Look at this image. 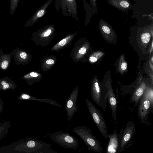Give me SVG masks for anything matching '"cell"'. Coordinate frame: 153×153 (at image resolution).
<instances>
[{"instance_id": "28", "label": "cell", "mask_w": 153, "mask_h": 153, "mask_svg": "<svg viewBox=\"0 0 153 153\" xmlns=\"http://www.w3.org/2000/svg\"><path fill=\"white\" fill-rule=\"evenodd\" d=\"M46 63L48 65H52L54 63V61L52 59H48L46 62Z\"/></svg>"}, {"instance_id": "9", "label": "cell", "mask_w": 153, "mask_h": 153, "mask_svg": "<svg viewBox=\"0 0 153 153\" xmlns=\"http://www.w3.org/2000/svg\"><path fill=\"white\" fill-rule=\"evenodd\" d=\"M123 126L119 134L117 132L114 130L112 134H108V139H109V141L108 145L106 152L107 153H117L118 147L120 138L121 136Z\"/></svg>"}, {"instance_id": "2", "label": "cell", "mask_w": 153, "mask_h": 153, "mask_svg": "<svg viewBox=\"0 0 153 153\" xmlns=\"http://www.w3.org/2000/svg\"><path fill=\"white\" fill-rule=\"evenodd\" d=\"M72 130L82 140L89 149L98 152H102L100 143L93 136L90 128L83 126L74 127Z\"/></svg>"}, {"instance_id": "1", "label": "cell", "mask_w": 153, "mask_h": 153, "mask_svg": "<svg viewBox=\"0 0 153 153\" xmlns=\"http://www.w3.org/2000/svg\"><path fill=\"white\" fill-rule=\"evenodd\" d=\"M50 146L43 141L33 138L23 140L15 146L14 150L21 152L33 153H56L50 149Z\"/></svg>"}, {"instance_id": "13", "label": "cell", "mask_w": 153, "mask_h": 153, "mask_svg": "<svg viewBox=\"0 0 153 153\" xmlns=\"http://www.w3.org/2000/svg\"><path fill=\"white\" fill-rule=\"evenodd\" d=\"M3 48L0 49V69L6 71L9 68L13 56L12 51L10 53H4Z\"/></svg>"}, {"instance_id": "22", "label": "cell", "mask_w": 153, "mask_h": 153, "mask_svg": "<svg viewBox=\"0 0 153 153\" xmlns=\"http://www.w3.org/2000/svg\"><path fill=\"white\" fill-rule=\"evenodd\" d=\"M148 96L149 99L150 100L151 102L153 103V91L152 90V91H149L146 92Z\"/></svg>"}, {"instance_id": "6", "label": "cell", "mask_w": 153, "mask_h": 153, "mask_svg": "<svg viewBox=\"0 0 153 153\" xmlns=\"http://www.w3.org/2000/svg\"><path fill=\"white\" fill-rule=\"evenodd\" d=\"M135 129V126L134 123L131 121H128L123 130L120 138L117 153L122 152L125 149L130 141Z\"/></svg>"}, {"instance_id": "8", "label": "cell", "mask_w": 153, "mask_h": 153, "mask_svg": "<svg viewBox=\"0 0 153 153\" xmlns=\"http://www.w3.org/2000/svg\"><path fill=\"white\" fill-rule=\"evenodd\" d=\"M78 94V89L76 88L72 91L66 102L65 108L68 121L71 120L74 114L78 110L76 104Z\"/></svg>"}, {"instance_id": "20", "label": "cell", "mask_w": 153, "mask_h": 153, "mask_svg": "<svg viewBox=\"0 0 153 153\" xmlns=\"http://www.w3.org/2000/svg\"><path fill=\"white\" fill-rule=\"evenodd\" d=\"M150 34L148 32L143 33L141 36L142 41L145 44L148 43L150 41L151 38Z\"/></svg>"}, {"instance_id": "16", "label": "cell", "mask_w": 153, "mask_h": 153, "mask_svg": "<svg viewBox=\"0 0 153 153\" xmlns=\"http://www.w3.org/2000/svg\"><path fill=\"white\" fill-rule=\"evenodd\" d=\"M145 87L144 86L139 87L135 91L131 98V101L135 103L136 106L139 102L145 90Z\"/></svg>"}, {"instance_id": "25", "label": "cell", "mask_w": 153, "mask_h": 153, "mask_svg": "<svg viewBox=\"0 0 153 153\" xmlns=\"http://www.w3.org/2000/svg\"><path fill=\"white\" fill-rule=\"evenodd\" d=\"M45 11L43 10H42L38 12L37 14V16L38 17H40L42 16L44 14Z\"/></svg>"}, {"instance_id": "17", "label": "cell", "mask_w": 153, "mask_h": 153, "mask_svg": "<svg viewBox=\"0 0 153 153\" xmlns=\"http://www.w3.org/2000/svg\"><path fill=\"white\" fill-rule=\"evenodd\" d=\"M9 121H6L1 124L0 126V140L6 137L10 126Z\"/></svg>"}, {"instance_id": "26", "label": "cell", "mask_w": 153, "mask_h": 153, "mask_svg": "<svg viewBox=\"0 0 153 153\" xmlns=\"http://www.w3.org/2000/svg\"><path fill=\"white\" fill-rule=\"evenodd\" d=\"M3 110V102L0 97V114L2 112Z\"/></svg>"}, {"instance_id": "29", "label": "cell", "mask_w": 153, "mask_h": 153, "mask_svg": "<svg viewBox=\"0 0 153 153\" xmlns=\"http://www.w3.org/2000/svg\"><path fill=\"white\" fill-rule=\"evenodd\" d=\"M51 29H48L46 31L44 34L43 36L45 37L48 36L51 32Z\"/></svg>"}, {"instance_id": "24", "label": "cell", "mask_w": 153, "mask_h": 153, "mask_svg": "<svg viewBox=\"0 0 153 153\" xmlns=\"http://www.w3.org/2000/svg\"><path fill=\"white\" fill-rule=\"evenodd\" d=\"M127 64L125 62H122L121 65V68L123 70H126L127 68Z\"/></svg>"}, {"instance_id": "12", "label": "cell", "mask_w": 153, "mask_h": 153, "mask_svg": "<svg viewBox=\"0 0 153 153\" xmlns=\"http://www.w3.org/2000/svg\"><path fill=\"white\" fill-rule=\"evenodd\" d=\"M17 100H34L48 103L57 107H61V105L54 100L48 98L45 99H40L32 96L28 94L21 92L19 96L17 98Z\"/></svg>"}, {"instance_id": "31", "label": "cell", "mask_w": 153, "mask_h": 153, "mask_svg": "<svg viewBox=\"0 0 153 153\" xmlns=\"http://www.w3.org/2000/svg\"><path fill=\"white\" fill-rule=\"evenodd\" d=\"M67 1H73V0H67Z\"/></svg>"}, {"instance_id": "15", "label": "cell", "mask_w": 153, "mask_h": 153, "mask_svg": "<svg viewBox=\"0 0 153 153\" xmlns=\"http://www.w3.org/2000/svg\"><path fill=\"white\" fill-rule=\"evenodd\" d=\"M99 26L102 33L106 35H112L113 31L110 25L102 19L99 21Z\"/></svg>"}, {"instance_id": "27", "label": "cell", "mask_w": 153, "mask_h": 153, "mask_svg": "<svg viewBox=\"0 0 153 153\" xmlns=\"http://www.w3.org/2000/svg\"><path fill=\"white\" fill-rule=\"evenodd\" d=\"M91 5L95 9V10H97V0H91Z\"/></svg>"}, {"instance_id": "18", "label": "cell", "mask_w": 153, "mask_h": 153, "mask_svg": "<svg viewBox=\"0 0 153 153\" xmlns=\"http://www.w3.org/2000/svg\"><path fill=\"white\" fill-rule=\"evenodd\" d=\"M20 0H10V13L13 15L16 10Z\"/></svg>"}, {"instance_id": "4", "label": "cell", "mask_w": 153, "mask_h": 153, "mask_svg": "<svg viewBox=\"0 0 153 153\" xmlns=\"http://www.w3.org/2000/svg\"><path fill=\"white\" fill-rule=\"evenodd\" d=\"M89 113L93 121L103 137L108 139V131L105 121L100 110L88 99L85 100Z\"/></svg>"}, {"instance_id": "5", "label": "cell", "mask_w": 153, "mask_h": 153, "mask_svg": "<svg viewBox=\"0 0 153 153\" xmlns=\"http://www.w3.org/2000/svg\"><path fill=\"white\" fill-rule=\"evenodd\" d=\"M91 99L97 105L105 110L107 107L108 101L107 92L104 93L102 91L97 81L93 82L91 92Z\"/></svg>"}, {"instance_id": "11", "label": "cell", "mask_w": 153, "mask_h": 153, "mask_svg": "<svg viewBox=\"0 0 153 153\" xmlns=\"http://www.w3.org/2000/svg\"><path fill=\"white\" fill-rule=\"evenodd\" d=\"M108 2L119 10L126 12L132 8L133 5L129 0H106Z\"/></svg>"}, {"instance_id": "30", "label": "cell", "mask_w": 153, "mask_h": 153, "mask_svg": "<svg viewBox=\"0 0 153 153\" xmlns=\"http://www.w3.org/2000/svg\"><path fill=\"white\" fill-rule=\"evenodd\" d=\"M1 121H2L1 120H0V126L1 124Z\"/></svg>"}, {"instance_id": "14", "label": "cell", "mask_w": 153, "mask_h": 153, "mask_svg": "<svg viewBox=\"0 0 153 153\" xmlns=\"http://www.w3.org/2000/svg\"><path fill=\"white\" fill-rule=\"evenodd\" d=\"M17 87L18 85L15 82L8 76L0 78V90L6 91L11 89L14 91Z\"/></svg>"}, {"instance_id": "23", "label": "cell", "mask_w": 153, "mask_h": 153, "mask_svg": "<svg viewBox=\"0 0 153 153\" xmlns=\"http://www.w3.org/2000/svg\"><path fill=\"white\" fill-rule=\"evenodd\" d=\"M86 51V49L84 47H82L80 48L79 51V53L81 55L85 54Z\"/></svg>"}, {"instance_id": "19", "label": "cell", "mask_w": 153, "mask_h": 153, "mask_svg": "<svg viewBox=\"0 0 153 153\" xmlns=\"http://www.w3.org/2000/svg\"><path fill=\"white\" fill-rule=\"evenodd\" d=\"M103 55V53L101 52H97L92 54L89 58V61L92 63L96 62Z\"/></svg>"}, {"instance_id": "7", "label": "cell", "mask_w": 153, "mask_h": 153, "mask_svg": "<svg viewBox=\"0 0 153 153\" xmlns=\"http://www.w3.org/2000/svg\"><path fill=\"white\" fill-rule=\"evenodd\" d=\"M139 102L140 105L138 109V116L141 122L146 123L151 106H153V103L146 92H144L140 98Z\"/></svg>"}, {"instance_id": "10", "label": "cell", "mask_w": 153, "mask_h": 153, "mask_svg": "<svg viewBox=\"0 0 153 153\" xmlns=\"http://www.w3.org/2000/svg\"><path fill=\"white\" fill-rule=\"evenodd\" d=\"M12 51L15 64L24 65L28 62L29 56L24 50L17 47Z\"/></svg>"}, {"instance_id": "21", "label": "cell", "mask_w": 153, "mask_h": 153, "mask_svg": "<svg viewBox=\"0 0 153 153\" xmlns=\"http://www.w3.org/2000/svg\"><path fill=\"white\" fill-rule=\"evenodd\" d=\"M71 36H70L62 39L54 46V49H56L65 45L67 44L68 41L71 39Z\"/></svg>"}, {"instance_id": "3", "label": "cell", "mask_w": 153, "mask_h": 153, "mask_svg": "<svg viewBox=\"0 0 153 153\" xmlns=\"http://www.w3.org/2000/svg\"><path fill=\"white\" fill-rule=\"evenodd\" d=\"M50 138L61 146L66 148L76 149L79 144L78 140L69 133L59 131L50 135Z\"/></svg>"}]
</instances>
